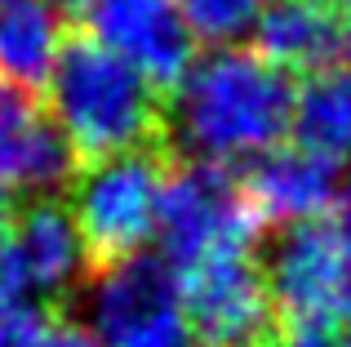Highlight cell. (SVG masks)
<instances>
[{"label":"cell","mask_w":351,"mask_h":347,"mask_svg":"<svg viewBox=\"0 0 351 347\" xmlns=\"http://www.w3.org/2000/svg\"><path fill=\"white\" fill-rule=\"evenodd\" d=\"M293 89L289 71L267 62L258 49H223L191 62V71L178 80L165 125L173 143L200 165H254L271 147H280L293 130Z\"/></svg>","instance_id":"obj_1"},{"label":"cell","mask_w":351,"mask_h":347,"mask_svg":"<svg viewBox=\"0 0 351 347\" xmlns=\"http://www.w3.org/2000/svg\"><path fill=\"white\" fill-rule=\"evenodd\" d=\"M45 89L58 134L67 139L71 156L85 160L143 152L165 125L160 89L89 36L67 40Z\"/></svg>","instance_id":"obj_2"},{"label":"cell","mask_w":351,"mask_h":347,"mask_svg":"<svg viewBox=\"0 0 351 347\" xmlns=\"http://www.w3.org/2000/svg\"><path fill=\"white\" fill-rule=\"evenodd\" d=\"M276 321L293 347L351 339V241L343 223H302L276 236L263 263Z\"/></svg>","instance_id":"obj_3"},{"label":"cell","mask_w":351,"mask_h":347,"mask_svg":"<svg viewBox=\"0 0 351 347\" xmlns=\"http://www.w3.org/2000/svg\"><path fill=\"white\" fill-rule=\"evenodd\" d=\"M169 169L156 152H120L107 160H89L71 182V218L85 236L89 254L103 263L138 259L160 236Z\"/></svg>","instance_id":"obj_4"},{"label":"cell","mask_w":351,"mask_h":347,"mask_svg":"<svg viewBox=\"0 0 351 347\" xmlns=\"http://www.w3.org/2000/svg\"><path fill=\"white\" fill-rule=\"evenodd\" d=\"M85 316L98 347H205L187 321L178 272L147 254L107 263L89 280Z\"/></svg>","instance_id":"obj_5"},{"label":"cell","mask_w":351,"mask_h":347,"mask_svg":"<svg viewBox=\"0 0 351 347\" xmlns=\"http://www.w3.org/2000/svg\"><path fill=\"white\" fill-rule=\"evenodd\" d=\"M258 214L249 205L245 187L218 165L191 160L187 169L169 174L165 191V214H160V250L173 272L196 267L209 259H232L249 254L258 236Z\"/></svg>","instance_id":"obj_6"},{"label":"cell","mask_w":351,"mask_h":347,"mask_svg":"<svg viewBox=\"0 0 351 347\" xmlns=\"http://www.w3.org/2000/svg\"><path fill=\"white\" fill-rule=\"evenodd\" d=\"M89 254L76 218L58 200H32L0 227V316L62 298L85 280Z\"/></svg>","instance_id":"obj_7"},{"label":"cell","mask_w":351,"mask_h":347,"mask_svg":"<svg viewBox=\"0 0 351 347\" xmlns=\"http://www.w3.org/2000/svg\"><path fill=\"white\" fill-rule=\"evenodd\" d=\"M182 307L205 347H263L276 325V303L254 254L209 259L178 272Z\"/></svg>","instance_id":"obj_8"},{"label":"cell","mask_w":351,"mask_h":347,"mask_svg":"<svg viewBox=\"0 0 351 347\" xmlns=\"http://www.w3.org/2000/svg\"><path fill=\"white\" fill-rule=\"evenodd\" d=\"M85 36L143 71L156 89H178L196 62V32L178 0H85Z\"/></svg>","instance_id":"obj_9"},{"label":"cell","mask_w":351,"mask_h":347,"mask_svg":"<svg viewBox=\"0 0 351 347\" xmlns=\"http://www.w3.org/2000/svg\"><path fill=\"white\" fill-rule=\"evenodd\" d=\"M71 174V147L58 134L49 107L0 80V227L18 214V200L53 191Z\"/></svg>","instance_id":"obj_10"},{"label":"cell","mask_w":351,"mask_h":347,"mask_svg":"<svg viewBox=\"0 0 351 347\" xmlns=\"http://www.w3.org/2000/svg\"><path fill=\"white\" fill-rule=\"evenodd\" d=\"M343 160L307 147V143H280L245 169V196L258 223L271 227H302L325 218L343 200Z\"/></svg>","instance_id":"obj_11"},{"label":"cell","mask_w":351,"mask_h":347,"mask_svg":"<svg viewBox=\"0 0 351 347\" xmlns=\"http://www.w3.org/2000/svg\"><path fill=\"white\" fill-rule=\"evenodd\" d=\"M351 23L338 0H267L254 23V49L280 71L316 76L343 62Z\"/></svg>","instance_id":"obj_12"},{"label":"cell","mask_w":351,"mask_h":347,"mask_svg":"<svg viewBox=\"0 0 351 347\" xmlns=\"http://www.w3.org/2000/svg\"><path fill=\"white\" fill-rule=\"evenodd\" d=\"M62 49H67V23L53 0L0 5V80L18 89L49 85Z\"/></svg>","instance_id":"obj_13"},{"label":"cell","mask_w":351,"mask_h":347,"mask_svg":"<svg viewBox=\"0 0 351 347\" xmlns=\"http://www.w3.org/2000/svg\"><path fill=\"white\" fill-rule=\"evenodd\" d=\"M293 134L334 160L351 156V62L307 76L293 107Z\"/></svg>","instance_id":"obj_14"},{"label":"cell","mask_w":351,"mask_h":347,"mask_svg":"<svg viewBox=\"0 0 351 347\" xmlns=\"http://www.w3.org/2000/svg\"><path fill=\"white\" fill-rule=\"evenodd\" d=\"M178 5L187 14L196 40L223 49V45L240 40V36H254V23L267 0H178Z\"/></svg>","instance_id":"obj_15"},{"label":"cell","mask_w":351,"mask_h":347,"mask_svg":"<svg viewBox=\"0 0 351 347\" xmlns=\"http://www.w3.org/2000/svg\"><path fill=\"white\" fill-rule=\"evenodd\" d=\"M53 321L40 307H23V312H5L0 316V347H45Z\"/></svg>","instance_id":"obj_16"},{"label":"cell","mask_w":351,"mask_h":347,"mask_svg":"<svg viewBox=\"0 0 351 347\" xmlns=\"http://www.w3.org/2000/svg\"><path fill=\"white\" fill-rule=\"evenodd\" d=\"M45 347H98L94 334L80 330V325H67V321H53L49 339H45Z\"/></svg>","instance_id":"obj_17"},{"label":"cell","mask_w":351,"mask_h":347,"mask_svg":"<svg viewBox=\"0 0 351 347\" xmlns=\"http://www.w3.org/2000/svg\"><path fill=\"white\" fill-rule=\"evenodd\" d=\"M338 209H343V232H347V241H351V182L343 187V200H338Z\"/></svg>","instance_id":"obj_18"},{"label":"cell","mask_w":351,"mask_h":347,"mask_svg":"<svg viewBox=\"0 0 351 347\" xmlns=\"http://www.w3.org/2000/svg\"><path fill=\"white\" fill-rule=\"evenodd\" d=\"M316 347H351V339H338V343H316Z\"/></svg>","instance_id":"obj_19"},{"label":"cell","mask_w":351,"mask_h":347,"mask_svg":"<svg viewBox=\"0 0 351 347\" xmlns=\"http://www.w3.org/2000/svg\"><path fill=\"white\" fill-rule=\"evenodd\" d=\"M338 9H343V14H347V23H351V0H338Z\"/></svg>","instance_id":"obj_20"},{"label":"cell","mask_w":351,"mask_h":347,"mask_svg":"<svg viewBox=\"0 0 351 347\" xmlns=\"http://www.w3.org/2000/svg\"><path fill=\"white\" fill-rule=\"evenodd\" d=\"M53 5H58V0H53ZM62 5H85V0H62Z\"/></svg>","instance_id":"obj_21"},{"label":"cell","mask_w":351,"mask_h":347,"mask_svg":"<svg viewBox=\"0 0 351 347\" xmlns=\"http://www.w3.org/2000/svg\"><path fill=\"white\" fill-rule=\"evenodd\" d=\"M0 5H5V0H0Z\"/></svg>","instance_id":"obj_22"}]
</instances>
